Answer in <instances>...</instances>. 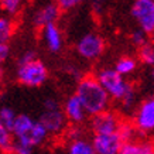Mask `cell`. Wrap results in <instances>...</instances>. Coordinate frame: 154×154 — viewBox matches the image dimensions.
Returning a JSON list of instances; mask_svg holds the SVG:
<instances>
[{"instance_id":"cell-21","label":"cell","mask_w":154,"mask_h":154,"mask_svg":"<svg viewBox=\"0 0 154 154\" xmlns=\"http://www.w3.org/2000/svg\"><path fill=\"white\" fill-rule=\"evenodd\" d=\"M16 119H17V115H16V112L11 107L3 106L0 109V126H5L11 130Z\"/></svg>"},{"instance_id":"cell-13","label":"cell","mask_w":154,"mask_h":154,"mask_svg":"<svg viewBox=\"0 0 154 154\" xmlns=\"http://www.w3.org/2000/svg\"><path fill=\"white\" fill-rule=\"evenodd\" d=\"M48 130L45 129V126L42 125L40 119L35 120L33 123V126L30 127L23 136H20V137H14L16 140H20L23 141V143H27V144L33 146V147H37V146H41L42 143H45L48 139Z\"/></svg>"},{"instance_id":"cell-9","label":"cell","mask_w":154,"mask_h":154,"mask_svg":"<svg viewBox=\"0 0 154 154\" xmlns=\"http://www.w3.org/2000/svg\"><path fill=\"white\" fill-rule=\"evenodd\" d=\"M92 144L96 154H119L123 140L119 131L115 133H98L92 136Z\"/></svg>"},{"instance_id":"cell-4","label":"cell","mask_w":154,"mask_h":154,"mask_svg":"<svg viewBox=\"0 0 154 154\" xmlns=\"http://www.w3.org/2000/svg\"><path fill=\"white\" fill-rule=\"evenodd\" d=\"M48 68L41 60L33 58V60L19 64L16 78L23 86L27 88H40L47 82L48 79Z\"/></svg>"},{"instance_id":"cell-23","label":"cell","mask_w":154,"mask_h":154,"mask_svg":"<svg viewBox=\"0 0 154 154\" xmlns=\"http://www.w3.org/2000/svg\"><path fill=\"white\" fill-rule=\"evenodd\" d=\"M147 35H149V33H146L144 30H141V28L139 27L130 34V41L133 42V45H136L137 48H140L141 45H144L146 42H147Z\"/></svg>"},{"instance_id":"cell-1","label":"cell","mask_w":154,"mask_h":154,"mask_svg":"<svg viewBox=\"0 0 154 154\" xmlns=\"http://www.w3.org/2000/svg\"><path fill=\"white\" fill-rule=\"evenodd\" d=\"M75 94L79 96L89 116L107 110L110 106V95L99 82L96 75H85L76 85Z\"/></svg>"},{"instance_id":"cell-16","label":"cell","mask_w":154,"mask_h":154,"mask_svg":"<svg viewBox=\"0 0 154 154\" xmlns=\"http://www.w3.org/2000/svg\"><path fill=\"white\" fill-rule=\"evenodd\" d=\"M115 69H116L119 74L123 75V76H129V75H131L137 69V60L130 55L120 57V58L116 61V64H115Z\"/></svg>"},{"instance_id":"cell-32","label":"cell","mask_w":154,"mask_h":154,"mask_svg":"<svg viewBox=\"0 0 154 154\" xmlns=\"http://www.w3.org/2000/svg\"><path fill=\"white\" fill-rule=\"evenodd\" d=\"M57 154H64V153H57Z\"/></svg>"},{"instance_id":"cell-24","label":"cell","mask_w":154,"mask_h":154,"mask_svg":"<svg viewBox=\"0 0 154 154\" xmlns=\"http://www.w3.org/2000/svg\"><path fill=\"white\" fill-rule=\"evenodd\" d=\"M33 151H34L33 146H30V144H27V143H23V141L14 139L13 153L11 154H33Z\"/></svg>"},{"instance_id":"cell-30","label":"cell","mask_w":154,"mask_h":154,"mask_svg":"<svg viewBox=\"0 0 154 154\" xmlns=\"http://www.w3.org/2000/svg\"><path fill=\"white\" fill-rule=\"evenodd\" d=\"M151 79H153V85H154V66H153V71H151Z\"/></svg>"},{"instance_id":"cell-26","label":"cell","mask_w":154,"mask_h":154,"mask_svg":"<svg viewBox=\"0 0 154 154\" xmlns=\"http://www.w3.org/2000/svg\"><path fill=\"white\" fill-rule=\"evenodd\" d=\"M54 2L58 3V6L62 10H71L74 7H76L78 5H81L84 0H54Z\"/></svg>"},{"instance_id":"cell-29","label":"cell","mask_w":154,"mask_h":154,"mask_svg":"<svg viewBox=\"0 0 154 154\" xmlns=\"http://www.w3.org/2000/svg\"><path fill=\"white\" fill-rule=\"evenodd\" d=\"M109 0H92V5H94V9L98 11V10H100L103 7V6L106 5Z\"/></svg>"},{"instance_id":"cell-27","label":"cell","mask_w":154,"mask_h":154,"mask_svg":"<svg viewBox=\"0 0 154 154\" xmlns=\"http://www.w3.org/2000/svg\"><path fill=\"white\" fill-rule=\"evenodd\" d=\"M10 55V47L7 42H0V61H6Z\"/></svg>"},{"instance_id":"cell-28","label":"cell","mask_w":154,"mask_h":154,"mask_svg":"<svg viewBox=\"0 0 154 154\" xmlns=\"http://www.w3.org/2000/svg\"><path fill=\"white\" fill-rule=\"evenodd\" d=\"M33 58H35V55H34L33 51H26L21 54V57L19 58V64H23V62H27V61L33 60Z\"/></svg>"},{"instance_id":"cell-19","label":"cell","mask_w":154,"mask_h":154,"mask_svg":"<svg viewBox=\"0 0 154 154\" xmlns=\"http://www.w3.org/2000/svg\"><path fill=\"white\" fill-rule=\"evenodd\" d=\"M14 33V23L10 16H3L0 19V42H7Z\"/></svg>"},{"instance_id":"cell-6","label":"cell","mask_w":154,"mask_h":154,"mask_svg":"<svg viewBox=\"0 0 154 154\" xmlns=\"http://www.w3.org/2000/svg\"><path fill=\"white\" fill-rule=\"evenodd\" d=\"M137 27L151 34L154 30V0H134L130 9Z\"/></svg>"},{"instance_id":"cell-3","label":"cell","mask_w":154,"mask_h":154,"mask_svg":"<svg viewBox=\"0 0 154 154\" xmlns=\"http://www.w3.org/2000/svg\"><path fill=\"white\" fill-rule=\"evenodd\" d=\"M40 122L45 126L50 136L64 134L68 126L64 109L61 107V103L55 98H47L42 103V113L40 115Z\"/></svg>"},{"instance_id":"cell-10","label":"cell","mask_w":154,"mask_h":154,"mask_svg":"<svg viewBox=\"0 0 154 154\" xmlns=\"http://www.w3.org/2000/svg\"><path fill=\"white\" fill-rule=\"evenodd\" d=\"M62 109L71 125H82L88 117V112L76 94L66 98V100L62 105Z\"/></svg>"},{"instance_id":"cell-12","label":"cell","mask_w":154,"mask_h":154,"mask_svg":"<svg viewBox=\"0 0 154 154\" xmlns=\"http://www.w3.org/2000/svg\"><path fill=\"white\" fill-rule=\"evenodd\" d=\"M61 11H62V9H61L60 6H58V3H55V2L44 5L42 7H40V9L34 13V16H33L34 26L42 28V27H45L47 24L55 23L57 20L60 19Z\"/></svg>"},{"instance_id":"cell-2","label":"cell","mask_w":154,"mask_h":154,"mask_svg":"<svg viewBox=\"0 0 154 154\" xmlns=\"http://www.w3.org/2000/svg\"><path fill=\"white\" fill-rule=\"evenodd\" d=\"M96 78L107 91V94L110 95V98L116 102H122L129 95L136 92L134 86L125 79V76L119 74L115 68H103L98 71Z\"/></svg>"},{"instance_id":"cell-20","label":"cell","mask_w":154,"mask_h":154,"mask_svg":"<svg viewBox=\"0 0 154 154\" xmlns=\"http://www.w3.org/2000/svg\"><path fill=\"white\" fill-rule=\"evenodd\" d=\"M139 60L146 65L154 66V42H146L139 48Z\"/></svg>"},{"instance_id":"cell-31","label":"cell","mask_w":154,"mask_h":154,"mask_svg":"<svg viewBox=\"0 0 154 154\" xmlns=\"http://www.w3.org/2000/svg\"><path fill=\"white\" fill-rule=\"evenodd\" d=\"M150 37H151V41H153V42H154V30H153V33L150 34Z\"/></svg>"},{"instance_id":"cell-5","label":"cell","mask_w":154,"mask_h":154,"mask_svg":"<svg viewBox=\"0 0 154 154\" xmlns=\"http://www.w3.org/2000/svg\"><path fill=\"white\" fill-rule=\"evenodd\" d=\"M105 40L98 33H88L76 42V52L86 61H96L105 52Z\"/></svg>"},{"instance_id":"cell-14","label":"cell","mask_w":154,"mask_h":154,"mask_svg":"<svg viewBox=\"0 0 154 154\" xmlns=\"http://www.w3.org/2000/svg\"><path fill=\"white\" fill-rule=\"evenodd\" d=\"M119 154H154V143L151 141H126Z\"/></svg>"},{"instance_id":"cell-11","label":"cell","mask_w":154,"mask_h":154,"mask_svg":"<svg viewBox=\"0 0 154 154\" xmlns=\"http://www.w3.org/2000/svg\"><path fill=\"white\" fill-rule=\"evenodd\" d=\"M41 37L44 41V45L50 52L57 54L64 47V35L61 28L55 23L47 24L45 27L41 28Z\"/></svg>"},{"instance_id":"cell-25","label":"cell","mask_w":154,"mask_h":154,"mask_svg":"<svg viewBox=\"0 0 154 154\" xmlns=\"http://www.w3.org/2000/svg\"><path fill=\"white\" fill-rule=\"evenodd\" d=\"M65 134V140L71 141L75 139H79L82 137V130L79 129V125H72V127H66V130L64 131Z\"/></svg>"},{"instance_id":"cell-22","label":"cell","mask_w":154,"mask_h":154,"mask_svg":"<svg viewBox=\"0 0 154 154\" xmlns=\"http://www.w3.org/2000/svg\"><path fill=\"white\" fill-rule=\"evenodd\" d=\"M24 0H0L2 10L7 16H16L23 7Z\"/></svg>"},{"instance_id":"cell-8","label":"cell","mask_w":154,"mask_h":154,"mask_svg":"<svg viewBox=\"0 0 154 154\" xmlns=\"http://www.w3.org/2000/svg\"><path fill=\"white\" fill-rule=\"evenodd\" d=\"M133 123L140 133L154 131V96L139 103L133 113Z\"/></svg>"},{"instance_id":"cell-15","label":"cell","mask_w":154,"mask_h":154,"mask_svg":"<svg viewBox=\"0 0 154 154\" xmlns=\"http://www.w3.org/2000/svg\"><path fill=\"white\" fill-rule=\"evenodd\" d=\"M66 154H96V151L92 140H88L82 136L79 139L66 141Z\"/></svg>"},{"instance_id":"cell-7","label":"cell","mask_w":154,"mask_h":154,"mask_svg":"<svg viewBox=\"0 0 154 154\" xmlns=\"http://www.w3.org/2000/svg\"><path fill=\"white\" fill-rule=\"evenodd\" d=\"M122 122L123 120H122L119 113L107 109V110H103V112L91 116L89 127H91L92 134H98V133H115V131L119 130Z\"/></svg>"},{"instance_id":"cell-18","label":"cell","mask_w":154,"mask_h":154,"mask_svg":"<svg viewBox=\"0 0 154 154\" xmlns=\"http://www.w3.org/2000/svg\"><path fill=\"white\" fill-rule=\"evenodd\" d=\"M117 131H119L123 143H126V141H134L136 137H137V133H140V131L137 130V127L134 126V123H130V122H126V120L122 122V125Z\"/></svg>"},{"instance_id":"cell-17","label":"cell","mask_w":154,"mask_h":154,"mask_svg":"<svg viewBox=\"0 0 154 154\" xmlns=\"http://www.w3.org/2000/svg\"><path fill=\"white\" fill-rule=\"evenodd\" d=\"M14 146L13 131L5 126H0V149L3 154H11Z\"/></svg>"}]
</instances>
